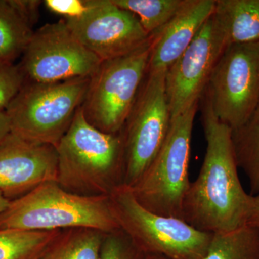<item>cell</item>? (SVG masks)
Returning <instances> with one entry per match:
<instances>
[{"instance_id":"cell-1","label":"cell","mask_w":259,"mask_h":259,"mask_svg":"<svg viewBox=\"0 0 259 259\" xmlns=\"http://www.w3.org/2000/svg\"><path fill=\"white\" fill-rule=\"evenodd\" d=\"M200 100L207 147L198 177L184 197L182 219L205 233L234 231L247 225L251 195L238 176L231 127L216 117L204 93Z\"/></svg>"},{"instance_id":"cell-2","label":"cell","mask_w":259,"mask_h":259,"mask_svg":"<svg viewBox=\"0 0 259 259\" xmlns=\"http://www.w3.org/2000/svg\"><path fill=\"white\" fill-rule=\"evenodd\" d=\"M57 182L81 195L109 196L123 184L125 171L122 132L110 134L92 125L81 107L56 146Z\"/></svg>"},{"instance_id":"cell-3","label":"cell","mask_w":259,"mask_h":259,"mask_svg":"<svg viewBox=\"0 0 259 259\" xmlns=\"http://www.w3.org/2000/svg\"><path fill=\"white\" fill-rule=\"evenodd\" d=\"M90 228L110 234L120 231L109 196L81 195L56 181L45 182L11 200L0 214V229L26 231Z\"/></svg>"},{"instance_id":"cell-4","label":"cell","mask_w":259,"mask_h":259,"mask_svg":"<svg viewBox=\"0 0 259 259\" xmlns=\"http://www.w3.org/2000/svg\"><path fill=\"white\" fill-rule=\"evenodd\" d=\"M90 80L24 83L5 110L12 134L33 144L56 147L82 105Z\"/></svg>"},{"instance_id":"cell-5","label":"cell","mask_w":259,"mask_h":259,"mask_svg":"<svg viewBox=\"0 0 259 259\" xmlns=\"http://www.w3.org/2000/svg\"><path fill=\"white\" fill-rule=\"evenodd\" d=\"M120 230L146 255L167 259H203L212 233L198 231L181 218L151 212L122 185L109 195Z\"/></svg>"},{"instance_id":"cell-6","label":"cell","mask_w":259,"mask_h":259,"mask_svg":"<svg viewBox=\"0 0 259 259\" xmlns=\"http://www.w3.org/2000/svg\"><path fill=\"white\" fill-rule=\"evenodd\" d=\"M199 103L171 119L163 146L139 182L129 187L143 207L151 212L182 219L188 190L191 139Z\"/></svg>"},{"instance_id":"cell-7","label":"cell","mask_w":259,"mask_h":259,"mask_svg":"<svg viewBox=\"0 0 259 259\" xmlns=\"http://www.w3.org/2000/svg\"><path fill=\"white\" fill-rule=\"evenodd\" d=\"M152 39L128 54L102 61L91 78L81 108L97 129L122 132L147 74Z\"/></svg>"},{"instance_id":"cell-8","label":"cell","mask_w":259,"mask_h":259,"mask_svg":"<svg viewBox=\"0 0 259 259\" xmlns=\"http://www.w3.org/2000/svg\"><path fill=\"white\" fill-rule=\"evenodd\" d=\"M166 69L148 71L122 131L125 171L123 184L134 187L151 166L169 130L171 114L167 100Z\"/></svg>"},{"instance_id":"cell-9","label":"cell","mask_w":259,"mask_h":259,"mask_svg":"<svg viewBox=\"0 0 259 259\" xmlns=\"http://www.w3.org/2000/svg\"><path fill=\"white\" fill-rule=\"evenodd\" d=\"M204 93L221 122L232 131L243 125L259 103V41L227 47Z\"/></svg>"},{"instance_id":"cell-10","label":"cell","mask_w":259,"mask_h":259,"mask_svg":"<svg viewBox=\"0 0 259 259\" xmlns=\"http://www.w3.org/2000/svg\"><path fill=\"white\" fill-rule=\"evenodd\" d=\"M22 56L19 66L25 82L92 78L102 63L76 38L63 19L33 31Z\"/></svg>"},{"instance_id":"cell-11","label":"cell","mask_w":259,"mask_h":259,"mask_svg":"<svg viewBox=\"0 0 259 259\" xmlns=\"http://www.w3.org/2000/svg\"><path fill=\"white\" fill-rule=\"evenodd\" d=\"M226 48L223 32L212 14L185 52L166 70L165 86L171 119L200 102Z\"/></svg>"},{"instance_id":"cell-12","label":"cell","mask_w":259,"mask_h":259,"mask_svg":"<svg viewBox=\"0 0 259 259\" xmlns=\"http://www.w3.org/2000/svg\"><path fill=\"white\" fill-rule=\"evenodd\" d=\"M63 20L76 38L102 61L128 54L152 37L136 15L112 0H93L82 16Z\"/></svg>"},{"instance_id":"cell-13","label":"cell","mask_w":259,"mask_h":259,"mask_svg":"<svg viewBox=\"0 0 259 259\" xmlns=\"http://www.w3.org/2000/svg\"><path fill=\"white\" fill-rule=\"evenodd\" d=\"M56 147L29 142L10 133L0 144V191L9 199L57 182Z\"/></svg>"},{"instance_id":"cell-14","label":"cell","mask_w":259,"mask_h":259,"mask_svg":"<svg viewBox=\"0 0 259 259\" xmlns=\"http://www.w3.org/2000/svg\"><path fill=\"white\" fill-rule=\"evenodd\" d=\"M216 0H190L166 26L153 35L148 71L168 69L186 51L214 13Z\"/></svg>"},{"instance_id":"cell-15","label":"cell","mask_w":259,"mask_h":259,"mask_svg":"<svg viewBox=\"0 0 259 259\" xmlns=\"http://www.w3.org/2000/svg\"><path fill=\"white\" fill-rule=\"evenodd\" d=\"M213 15L226 47L259 41V0H216Z\"/></svg>"},{"instance_id":"cell-16","label":"cell","mask_w":259,"mask_h":259,"mask_svg":"<svg viewBox=\"0 0 259 259\" xmlns=\"http://www.w3.org/2000/svg\"><path fill=\"white\" fill-rule=\"evenodd\" d=\"M232 141L237 165L249 181L250 195H258L259 103L246 122L232 131Z\"/></svg>"},{"instance_id":"cell-17","label":"cell","mask_w":259,"mask_h":259,"mask_svg":"<svg viewBox=\"0 0 259 259\" xmlns=\"http://www.w3.org/2000/svg\"><path fill=\"white\" fill-rule=\"evenodd\" d=\"M61 234L59 230L0 229V259H40Z\"/></svg>"},{"instance_id":"cell-18","label":"cell","mask_w":259,"mask_h":259,"mask_svg":"<svg viewBox=\"0 0 259 259\" xmlns=\"http://www.w3.org/2000/svg\"><path fill=\"white\" fill-rule=\"evenodd\" d=\"M203 259H259V228L212 233Z\"/></svg>"},{"instance_id":"cell-19","label":"cell","mask_w":259,"mask_h":259,"mask_svg":"<svg viewBox=\"0 0 259 259\" xmlns=\"http://www.w3.org/2000/svg\"><path fill=\"white\" fill-rule=\"evenodd\" d=\"M32 33L11 0H0V61L13 63L23 55Z\"/></svg>"},{"instance_id":"cell-20","label":"cell","mask_w":259,"mask_h":259,"mask_svg":"<svg viewBox=\"0 0 259 259\" xmlns=\"http://www.w3.org/2000/svg\"><path fill=\"white\" fill-rule=\"evenodd\" d=\"M106 233L90 228L70 229L51 245L46 259H102L101 250Z\"/></svg>"},{"instance_id":"cell-21","label":"cell","mask_w":259,"mask_h":259,"mask_svg":"<svg viewBox=\"0 0 259 259\" xmlns=\"http://www.w3.org/2000/svg\"><path fill=\"white\" fill-rule=\"evenodd\" d=\"M139 19L148 35L153 36L175 18L190 0H112Z\"/></svg>"},{"instance_id":"cell-22","label":"cell","mask_w":259,"mask_h":259,"mask_svg":"<svg viewBox=\"0 0 259 259\" xmlns=\"http://www.w3.org/2000/svg\"><path fill=\"white\" fill-rule=\"evenodd\" d=\"M102 259H146V255L135 245L123 231L107 234L101 250Z\"/></svg>"},{"instance_id":"cell-23","label":"cell","mask_w":259,"mask_h":259,"mask_svg":"<svg viewBox=\"0 0 259 259\" xmlns=\"http://www.w3.org/2000/svg\"><path fill=\"white\" fill-rule=\"evenodd\" d=\"M25 83L19 65L0 61V112H5Z\"/></svg>"},{"instance_id":"cell-24","label":"cell","mask_w":259,"mask_h":259,"mask_svg":"<svg viewBox=\"0 0 259 259\" xmlns=\"http://www.w3.org/2000/svg\"><path fill=\"white\" fill-rule=\"evenodd\" d=\"M93 0H46L44 4L54 14L63 19H74L82 16L91 7Z\"/></svg>"},{"instance_id":"cell-25","label":"cell","mask_w":259,"mask_h":259,"mask_svg":"<svg viewBox=\"0 0 259 259\" xmlns=\"http://www.w3.org/2000/svg\"><path fill=\"white\" fill-rule=\"evenodd\" d=\"M11 3L32 28L38 19L39 8L42 2L36 0H11Z\"/></svg>"},{"instance_id":"cell-26","label":"cell","mask_w":259,"mask_h":259,"mask_svg":"<svg viewBox=\"0 0 259 259\" xmlns=\"http://www.w3.org/2000/svg\"><path fill=\"white\" fill-rule=\"evenodd\" d=\"M247 225L259 228V194L251 195Z\"/></svg>"},{"instance_id":"cell-27","label":"cell","mask_w":259,"mask_h":259,"mask_svg":"<svg viewBox=\"0 0 259 259\" xmlns=\"http://www.w3.org/2000/svg\"><path fill=\"white\" fill-rule=\"evenodd\" d=\"M11 133V124L6 112H0V144Z\"/></svg>"},{"instance_id":"cell-28","label":"cell","mask_w":259,"mask_h":259,"mask_svg":"<svg viewBox=\"0 0 259 259\" xmlns=\"http://www.w3.org/2000/svg\"><path fill=\"white\" fill-rule=\"evenodd\" d=\"M10 202L11 200L7 198L3 192L0 191V214L6 210L7 208L9 207Z\"/></svg>"},{"instance_id":"cell-29","label":"cell","mask_w":259,"mask_h":259,"mask_svg":"<svg viewBox=\"0 0 259 259\" xmlns=\"http://www.w3.org/2000/svg\"><path fill=\"white\" fill-rule=\"evenodd\" d=\"M146 259H167L160 255H146Z\"/></svg>"},{"instance_id":"cell-30","label":"cell","mask_w":259,"mask_h":259,"mask_svg":"<svg viewBox=\"0 0 259 259\" xmlns=\"http://www.w3.org/2000/svg\"><path fill=\"white\" fill-rule=\"evenodd\" d=\"M40 259H46L45 258H44V256L42 257V258H40Z\"/></svg>"}]
</instances>
